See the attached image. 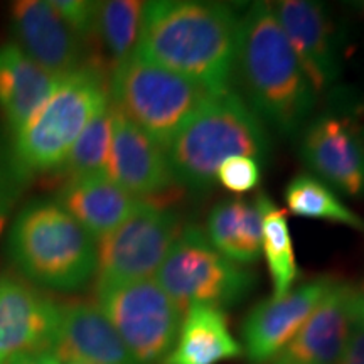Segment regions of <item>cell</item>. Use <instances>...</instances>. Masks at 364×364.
Wrapping results in <instances>:
<instances>
[{"label":"cell","mask_w":364,"mask_h":364,"mask_svg":"<svg viewBox=\"0 0 364 364\" xmlns=\"http://www.w3.org/2000/svg\"><path fill=\"white\" fill-rule=\"evenodd\" d=\"M240 19L226 4L145 2L135 54L220 93L231 90Z\"/></svg>","instance_id":"1"},{"label":"cell","mask_w":364,"mask_h":364,"mask_svg":"<svg viewBox=\"0 0 364 364\" xmlns=\"http://www.w3.org/2000/svg\"><path fill=\"white\" fill-rule=\"evenodd\" d=\"M247 105L280 135H297L316 107V91L300 68L272 4L255 2L240 19L236 68Z\"/></svg>","instance_id":"2"},{"label":"cell","mask_w":364,"mask_h":364,"mask_svg":"<svg viewBox=\"0 0 364 364\" xmlns=\"http://www.w3.org/2000/svg\"><path fill=\"white\" fill-rule=\"evenodd\" d=\"M270 140L262 120L233 90L215 93L166 147L177 184L206 191L216 184L218 169L226 159L263 161Z\"/></svg>","instance_id":"3"},{"label":"cell","mask_w":364,"mask_h":364,"mask_svg":"<svg viewBox=\"0 0 364 364\" xmlns=\"http://www.w3.org/2000/svg\"><path fill=\"white\" fill-rule=\"evenodd\" d=\"M110 105V78L100 63L59 81L41 110L12 136L11 176L27 181L59 171L85 127Z\"/></svg>","instance_id":"4"},{"label":"cell","mask_w":364,"mask_h":364,"mask_svg":"<svg viewBox=\"0 0 364 364\" xmlns=\"http://www.w3.org/2000/svg\"><path fill=\"white\" fill-rule=\"evenodd\" d=\"M7 253L27 280L75 292L97 275V240L56 201H33L12 223Z\"/></svg>","instance_id":"5"},{"label":"cell","mask_w":364,"mask_h":364,"mask_svg":"<svg viewBox=\"0 0 364 364\" xmlns=\"http://www.w3.org/2000/svg\"><path fill=\"white\" fill-rule=\"evenodd\" d=\"M215 91L134 53L113 68L110 103L162 149Z\"/></svg>","instance_id":"6"},{"label":"cell","mask_w":364,"mask_h":364,"mask_svg":"<svg viewBox=\"0 0 364 364\" xmlns=\"http://www.w3.org/2000/svg\"><path fill=\"white\" fill-rule=\"evenodd\" d=\"M154 279L184 314L196 304L221 311L238 306L257 284L252 272L223 257L196 225L182 228Z\"/></svg>","instance_id":"7"},{"label":"cell","mask_w":364,"mask_h":364,"mask_svg":"<svg viewBox=\"0 0 364 364\" xmlns=\"http://www.w3.org/2000/svg\"><path fill=\"white\" fill-rule=\"evenodd\" d=\"M97 300L136 364H161L172 351L184 312L156 279L97 287Z\"/></svg>","instance_id":"8"},{"label":"cell","mask_w":364,"mask_h":364,"mask_svg":"<svg viewBox=\"0 0 364 364\" xmlns=\"http://www.w3.org/2000/svg\"><path fill=\"white\" fill-rule=\"evenodd\" d=\"M181 231V215L176 209L142 199L97 245V287L154 279Z\"/></svg>","instance_id":"9"},{"label":"cell","mask_w":364,"mask_h":364,"mask_svg":"<svg viewBox=\"0 0 364 364\" xmlns=\"http://www.w3.org/2000/svg\"><path fill=\"white\" fill-rule=\"evenodd\" d=\"M272 7L314 91L331 88L343 70V59L341 34L324 4L282 0Z\"/></svg>","instance_id":"10"},{"label":"cell","mask_w":364,"mask_h":364,"mask_svg":"<svg viewBox=\"0 0 364 364\" xmlns=\"http://www.w3.org/2000/svg\"><path fill=\"white\" fill-rule=\"evenodd\" d=\"M16 44L33 61L56 76H68L91 65L83 43L49 0H21L11 7Z\"/></svg>","instance_id":"11"},{"label":"cell","mask_w":364,"mask_h":364,"mask_svg":"<svg viewBox=\"0 0 364 364\" xmlns=\"http://www.w3.org/2000/svg\"><path fill=\"white\" fill-rule=\"evenodd\" d=\"M334 282L329 277H318L290 290L284 297H270L255 306L241 326L248 361L270 363L295 338Z\"/></svg>","instance_id":"12"},{"label":"cell","mask_w":364,"mask_h":364,"mask_svg":"<svg viewBox=\"0 0 364 364\" xmlns=\"http://www.w3.org/2000/svg\"><path fill=\"white\" fill-rule=\"evenodd\" d=\"M300 156L327 186L349 198H364V140L346 118L326 113L309 122Z\"/></svg>","instance_id":"13"},{"label":"cell","mask_w":364,"mask_h":364,"mask_svg":"<svg viewBox=\"0 0 364 364\" xmlns=\"http://www.w3.org/2000/svg\"><path fill=\"white\" fill-rule=\"evenodd\" d=\"M59 306L16 277H0V364L17 354L51 351Z\"/></svg>","instance_id":"14"},{"label":"cell","mask_w":364,"mask_h":364,"mask_svg":"<svg viewBox=\"0 0 364 364\" xmlns=\"http://www.w3.org/2000/svg\"><path fill=\"white\" fill-rule=\"evenodd\" d=\"M112 110V142L105 167L107 176L136 199H147L169 189L176 179L166 149L113 107Z\"/></svg>","instance_id":"15"},{"label":"cell","mask_w":364,"mask_h":364,"mask_svg":"<svg viewBox=\"0 0 364 364\" xmlns=\"http://www.w3.org/2000/svg\"><path fill=\"white\" fill-rule=\"evenodd\" d=\"M356 287L334 282L295 338L270 364H339Z\"/></svg>","instance_id":"16"},{"label":"cell","mask_w":364,"mask_h":364,"mask_svg":"<svg viewBox=\"0 0 364 364\" xmlns=\"http://www.w3.org/2000/svg\"><path fill=\"white\" fill-rule=\"evenodd\" d=\"M51 351L61 363L136 364L97 304L81 300L59 306Z\"/></svg>","instance_id":"17"},{"label":"cell","mask_w":364,"mask_h":364,"mask_svg":"<svg viewBox=\"0 0 364 364\" xmlns=\"http://www.w3.org/2000/svg\"><path fill=\"white\" fill-rule=\"evenodd\" d=\"M140 201L113 182L107 172L66 179L56 199L95 240L117 230Z\"/></svg>","instance_id":"18"},{"label":"cell","mask_w":364,"mask_h":364,"mask_svg":"<svg viewBox=\"0 0 364 364\" xmlns=\"http://www.w3.org/2000/svg\"><path fill=\"white\" fill-rule=\"evenodd\" d=\"M63 78L39 66L16 43L0 46V112L12 135L41 110Z\"/></svg>","instance_id":"19"},{"label":"cell","mask_w":364,"mask_h":364,"mask_svg":"<svg viewBox=\"0 0 364 364\" xmlns=\"http://www.w3.org/2000/svg\"><path fill=\"white\" fill-rule=\"evenodd\" d=\"M270 198L258 193L252 201L226 199L211 209L206 223L209 243L236 265H252L262 257L263 215Z\"/></svg>","instance_id":"20"},{"label":"cell","mask_w":364,"mask_h":364,"mask_svg":"<svg viewBox=\"0 0 364 364\" xmlns=\"http://www.w3.org/2000/svg\"><path fill=\"white\" fill-rule=\"evenodd\" d=\"M241 353L243 348L231 336L225 311L196 304L186 311L177 343L161 364H218Z\"/></svg>","instance_id":"21"},{"label":"cell","mask_w":364,"mask_h":364,"mask_svg":"<svg viewBox=\"0 0 364 364\" xmlns=\"http://www.w3.org/2000/svg\"><path fill=\"white\" fill-rule=\"evenodd\" d=\"M285 203L295 216L314 218L364 230V221L336 196L326 182L311 174H299L285 189Z\"/></svg>","instance_id":"22"},{"label":"cell","mask_w":364,"mask_h":364,"mask_svg":"<svg viewBox=\"0 0 364 364\" xmlns=\"http://www.w3.org/2000/svg\"><path fill=\"white\" fill-rule=\"evenodd\" d=\"M144 6L145 2L135 0L98 2L95 39L103 46L113 68L135 53L142 27Z\"/></svg>","instance_id":"23"},{"label":"cell","mask_w":364,"mask_h":364,"mask_svg":"<svg viewBox=\"0 0 364 364\" xmlns=\"http://www.w3.org/2000/svg\"><path fill=\"white\" fill-rule=\"evenodd\" d=\"M262 253H265L267 267L272 277V297H284L292 290L294 282L299 277V268L285 211L277 208L272 201L267 203L263 215Z\"/></svg>","instance_id":"24"},{"label":"cell","mask_w":364,"mask_h":364,"mask_svg":"<svg viewBox=\"0 0 364 364\" xmlns=\"http://www.w3.org/2000/svg\"><path fill=\"white\" fill-rule=\"evenodd\" d=\"M112 105H108L85 127L59 169L66 179L105 172L112 142Z\"/></svg>","instance_id":"25"},{"label":"cell","mask_w":364,"mask_h":364,"mask_svg":"<svg viewBox=\"0 0 364 364\" xmlns=\"http://www.w3.org/2000/svg\"><path fill=\"white\" fill-rule=\"evenodd\" d=\"M260 164L252 157H231L221 164L216 174V182L236 194H245L255 189L260 182Z\"/></svg>","instance_id":"26"},{"label":"cell","mask_w":364,"mask_h":364,"mask_svg":"<svg viewBox=\"0 0 364 364\" xmlns=\"http://www.w3.org/2000/svg\"><path fill=\"white\" fill-rule=\"evenodd\" d=\"M49 2L86 46L95 41L98 2H88V0H49Z\"/></svg>","instance_id":"27"},{"label":"cell","mask_w":364,"mask_h":364,"mask_svg":"<svg viewBox=\"0 0 364 364\" xmlns=\"http://www.w3.org/2000/svg\"><path fill=\"white\" fill-rule=\"evenodd\" d=\"M339 364H364V289L354 290L348 339Z\"/></svg>","instance_id":"28"},{"label":"cell","mask_w":364,"mask_h":364,"mask_svg":"<svg viewBox=\"0 0 364 364\" xmlns=\"http://www.w3.org/2000/svg\"><path fill=\"white\" fill-rule=\"evenodd\" d=\"M2 364H61V361L53 351H34L17 354Z\"/></svg>","instance_id":"29"},{"label":"cell","mask_w":364,"mask_h":364,"mask_svg":"<svg viewBox=\"0 0 364 364\" xmlns=\"http://www.w3.org/2000/svg\"><path fill=\"white\" fill-rule=\"evenodd\" d=\"M12 184L14 182L7 179L6 172L0 169V230H2L12 206Z\"/></svg>","instance_id":"30"},{"label":"cell","mask_w":364,"mask_h":364,"mask_svg":"<svg viewBox=\"0 0 364 364\" xmlns=\"http://www.w3.org/2000/svg\"><path fill=\"white\" fill-rule=\"evenodd\" d=\"M65 364H86V363H76V361H71V363H65Z\"/></svg>","instance_id":"31"},{"label":"cell","mask_w":364,"mask_h":364,"mask_svg":"<svg viewBox=\"0 0 364 364\" xmlns=\"http://www.w3.org/2000/svg\"><path fill=\"white\" fill-rule=\"evenodd\" d=\"M363 117H364V110H363ZM361 136H363V140H364V129H363V134H361Z\"/></svg>","instance_id":"32"}]
</instances>
